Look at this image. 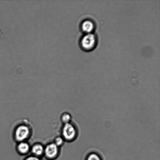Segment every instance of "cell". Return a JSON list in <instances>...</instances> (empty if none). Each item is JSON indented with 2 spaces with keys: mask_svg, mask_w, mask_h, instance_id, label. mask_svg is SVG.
<instances>
[{
  "mask_svg": "<svg viewBox=\"0 0 160 160\" xmlns=\"http://www.w3.org/2000/svg\"><path fill=\"white\" fill-rule=\"evenodd\" d=\"M98 38L93 33L85 34L79 41V45L82 49L85 51H90L96 47Z\"/></svg>",
  "mask_w": 160,
  "mask_h": 160,
  "instance_id": "6da1fadb",
  "label": "cell"
},
{
  "mask_svg": "<svg viewBox=\"0 0 160 160\" xmlns=\"http://www.w3.org/2000/svg\"><path fill=\"white\" fill-rule=\"evenodd\" d=\"M78 134L77 128L71 123L65 124L62 128V135L63 139L68 142L74 140L77 137Z\"/></svg>",
  "mask_w": 160,
  "mask_h": 160,
  "instance_id": "7a4b0ae2",
  "label": "cell"
},
{
  "mask_svg": "<svg viewBox=\"0 0 160 160\" xmlns=\"http://www.w3.org/2000/svg\"><path fill=\"white\" fill-rule=\"evenodd\" d=\"M30 130L28 126L24 125L19 126L15 132V137L18 142H22L29 137Z\"/></svg>",
  "mask_w": 160,
  "mask_h": 160,
  "instance_id": "3957f363",
  "label": "cell"
},
{
  "mask_svg": "<svg viewBox=\"0 0 160 160\" xmlns=\"http://www.w3.org/2000/svg\"><path fill=\"white\" fill-rule=\"evenodd\" d=\"M95 22L91 19H85L82 20L80 24V29L85 34L92 33L95 29Z\"/></svg>",
  "mask_w": 160,
  "mask_h": 160,
  "instance_id": "277c9868",
  "label": "cell"
},
{
  "mask_svg": "<svg viewBox=\"0 0 160 160\" xmlns=\"http://www.w3.org/2000/svg\"><path fill=\"white\" fill-rule=\"evenodd\" d=\"M58 152V147L54 143H53L47 146L44 148V153L48 159H53L57 157Z\"/></svg>",
  "mask_w": 160,
  "mask_h": 160,
  "instance_id": "5b68a950",
  "label": "cell"
},
{
  "mask_svg": "<svg viewBox=\"0 0 160 160\" xmlns=\"http://www.w3.org/2000/svg\"><path fill=\"white\" fill-rule=\"evenodd\" d=\"M44 148L41 144H36L32 147L31 151L34 156L39 158L44 153Z\"/></svg>",
  "mask_w": 160,
  "mask_h": 160,
  "instance_id": "8992f818",
  "label": "cell"
},
{
  "mask_svg": "<svg viewBox=\"0 0 160 160\" xmlns=\"http://www.w3.org/2000/svg\"><path fill=\"white\" fill-rule=\"evenodd\" d=\"M17 149L21 154H26L29 152L30 146L27 142H21L17 146Z\"/></svg>",
  "mask_w": 160,
  "mask_h": 160,
  "instance_id": "52a82bcc",
  "label": "cell"
},
{
  "mask_svg": "<svg viewBox=\"0 0 160 160\" xmlns=\"http://www.w3.org/2000/svg\"><path fill=\"white\" fill-rule=\"evenodd\" d=\"M86 160H103L99 154L95 152L89 153L86 156Z\"/></svg>",
  "mask_w": 160,
  "mask_h": 160,
  "instance_id": "ba28073f",
  "label": "cell"
},
{
  "mask_svg": "<svg viewBox=\"0 0 160 160\" xmlns=\"http://www.w3.org/2000/svg\"><path fill=\"white\" fill-rule=\"evenodd\" d=\"M62 120L65 124L69 123L71 120V115L68 113L64 114L62 116Z\"/></svg>",
  "mask_w": 160,
  "mask_h": 160,
  "instance_id": "9c48e42d",
  "label": "cell"
},
{
  "mask_svg": "<svg viewBox=\"0 0 160 160\" xmlns=\"http://www.w3.org/2000/svg\"><path fill=\"white\" fill-rule=\"evenodd\" d=\"M63 143V138L61 137H58L56 138L55 141L54 143L58 147L62 146Z\"/></svg>",
  "mask_w": 160,
  "mask_h": 160,
  "instance_id": "30bf717a",
  "label": "cell"
},
{
  "mask_svg": "<svg viewBox=\"0 0 160 160\" xmlns=\"http://www.w3.org/2000/svg\"><path fill=\"white\" fill-rule=\"evenodd\" d=\"M25 160H41V159L38 157L34 156H29Z\"/></svg>",
  "mask_w": 160,
  "mask_h": 160,
  "instance_id": "8fae6325",
  "label": "cell"
}]
</instances>
